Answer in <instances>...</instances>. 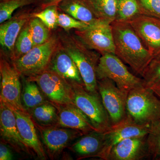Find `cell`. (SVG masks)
<instances>
[{
    "mask_svg": "<svg viewBox=\"0 0 160 160\" xmlns=\"http://www.w3.org/2000/svg\"><path fill=\"white\" fill-rule=\"evenodd\" d=\"M12 110L16 118L18 129L24 142L39 158L46 160V155L38 137L34 121L31 116L28 112Z\"/></svg>",
    "mask_w": 160,
    "mask_h": 160,
    "instance_id": "obj_17",
    "label": "cell"
},
{
    "mask_svg": "<svg viewBox=\"0 0 160 160\" xmlns=\"http://www.w3.org/2000/svg\"><path fill=\"white\" fill-rule=\"evenodd\" d=\"M49 68L70 83L84 85L75 63L61 44L52 58Z\"/></svg>",
    "mask_w": 160,
    "mask_h": 160,
    "instance_id": "obj_19",
    "label": "cell"
},
{
    "mask_svg": "<svg viewBox=\"0 0 160 160\" xmlns=\"http://www.w3.org/2000/svg\"><path fill=\"white\" fill-rule=\"evenodd\" d=\"M64 0H42L41 4V7L43 9H44L49 6H58Z\"/></svg>",
    "mask_w": 160,
    "mask_h": 160,
    "instance_id": "obj_35",
    "label": "cell"
},
{
    "mask_svg": "<svg viewBox=\"0 0 160 160\" xmlns=\"http://www.w3.org/2000/svg\"><path fill=\"white\" fill-rule=\"evenodd\" d=\"M127 22L153 58H160V19L140 14Z\"/></svg>",
    "mask_w": 160,
    "mask_h": 160,
    "instance_id": "obj_12",
    "label": "cell"
},
{
    "mask_svg": "<svg viewBox=\"0 0 160 160\" xmlns=\"http://www.w3.org/2000/svg\"><path fill=\"white\" fill-rule=\"evenodd\" d=\"M138 2L141 14L160 19V0H139Z\"/></svg>",
    "mask_w": 160,
    "mask_h": 160,
    "instance_id": "obj_33",
    "label": "cell"
},
{
    "mask_svg": "<svg viewBox=\"0 0 160 160\" xmlns=\"http://www.w3.org/2000/svg\"><path fill=\"white\" fill-rule=\"evenodd\" d=\"M58 7L66 14L89 25L98 19L82 0H64Z\"/></svg>",
    "mask_w": 160,
    "mask_h": 160,
    "instance_id": "obj_21",
    "label": "cell"
},
{
    "mask_svg": "<svg viewBox=\"0 0 160 160\" xmlns=\"http://www.w3.org/2000/svg\"><path fill=\"white\" fill-rule=\"evenodd\" d=\"M27 80L37 84L43 94L53 104H72V85L56 72L48 68L39 74L28 78Z\"/></svg>",
    "mask_w": 160,
    "mask_h": 160,
    "instance_id": "obj_7",
    "label": "cell"
},
{
    "mask_svg": "<svg viewBox=\"0 0 160 160\" xmlns=\"http://www.w3.org/2000/svg\"><path fill=\"white\" fill-rule=\"evenodd\" d=\"M58 7L56 6L46 7L43 11L33 13L32 17L39 19L49 29H54L58 26Z\"/></svg>",
    "mask_w": 160,
    "mask_h": 160,
    "instance_id": "obj_31",
    "label": "cell"
},
{
    "mask_svg": "<svg viewBox=\"0 0 160 160\" xmlns=\"http://www.w3.org/2000/svg\"><path fill=\"white\" fill-rule=\"evenodd\" d=\"M98 88L112 125H117L125 120L127 118L128 93L120 89L113 81L106 78L98 80Z\"/></svg>",
    "mask_w": 160,
    "mask_h": 160,
    "instance_id": "obj_9",
    "label": "cell"
},
{
    "mask_svg": "<svg viewBox=\"0 0 160 160\" xmlns=\"http://www.w3.org/2000/svg\"><path fill=\"white\" fill-rule=\"evenodd\" d=\"M141 76L144 86L160 99V58H153Z\"/></svg>",
    "mask_w": 160,
    "mask_h": 160,
    "instance_id": "obj_24",
    "label": "cell"
},
{
    "mask_svg": "<svg viewBox=\"0 0 160 160\" xmlns=\"http://www.w3.org/2000/svg\"><path fill=\"white\" fill-rule=\"evenodd\" d=\"M29 24L34 46L44 44L51 37L50 29L39 19L32 17L29 21Z\"/></svg>",
    "mask_w": 160,
    "mask_h": 160,
    "instance_id": "obj_28",
    "label": "cell"
},
{
    "mask_svg": "<svg viewBox=\"0 0 160 160\" xmlns=\"http://www.w3.org/2000/svg\"><path fill=\"white\" fill-rule=\"evenodd\" d=\"M62 41L61 45L77 66L86 90L98 92L96 69L101 55L89 49L77 37L65 38Z\"/></svg>",
    "mask_w": 160,
    "mask_h": 160,
    "instance_id": "obj_2",
    "label": "cell"
},
{
    "mask_svg": "<svg viewBox=\"0 0 160 160\" xmlns=\"http://www.w3.org/2000/svg\"><path fill=\"white\" fill-rule=\"evenodd\" d=\"M0 132L1 142L8 144L18 153L31 155V149L18 129L14 112L2 101H0Z\"/></svg>",
    "mask_w": 160,
    "mask_h": 160,
    "instance_id": "obj_13",
    "label": "cell"
},
{
    "mask_svg": "<svg viewBox=\"0 0 160 160\" xmlns=\"http://www.w3.org/2000/svg\"><path fill=\"white\" fill-rule=\"evenodd\" d=\"M38 126L43 142L51 158L62 151L72 141L84 135L82 132L69 128Z\"/></svg>",
    "mask_w": 160,
    "mask_h": 160,
    "instance_id": "obj_14",
    "label": "cell"
},
{
    "mask_svg": "<svg viewBox=\"0 0 160 160\" xmlns=\"http://www.w3.org/2000/svg\"><path fill=\"white\" fill-rule=\"evenodd\" d=\"M54 105L58 109V122L55 126L75 129L84 134L96 131L89 119L74 103Z\"/></svg>",
    "mask_w": 160,
    "mask_h": 160,
    "instance_id": "obj_16",
    "label": "cell"
},
{
    "mask_svg": "<svg viewBox=\"0 0 160 160\" xmlns=\"http://www.w3.org/2000/svg\"><path fill=\"white\" fill-rule=\"evenodd\" d=\"M111 25L115 54L142 76L154 58L129 22L115 21Z\"/></svg>",
    "mask_w": 160,
    "mask_h": 160,
    "instance_id": "obj_1",
    "label": "cell"
},
{
    "mask_svg": "<svg viewBox=\"0 0 160 160\" xmlns=\"http://www.w3.org/2000/svg\"><path fill=\"white\" fill-rule=\"evenodd\" d=\"M71 84L73 103L88 117L96 131L101 133L108 131L112 125L99 92H90L84 85Z\"/></svg>",
    "mask_w": 160,
    "mask_h": 160,
    "instance_id": "obj_4",
    "label": "cell"
},
{
    "mask_svg": "<svg viewBox=\"0 0 160 160\" xmlns=\"http://www.w3.org/2000/svg\"><path fill=\"white\" fill-rule=\"evenodd\" d=\"M104 142L103 133L93 131L83 135L70 149L78 156L79 159L95 158L102 150Z\"/></svg>",
    "mask_w": 160,
    "mask_h": 160,
    "instance_id": "obj_20",
    "label": "cell"
},
{
    "mask_svg": "<svg viewBox=\"0 0 160 160\" xmlns=\"http://www.w3.org/2000/svg\"><path fill=\"white\" fill-rule=\"evenodd\" d=\"M98 19L111 23L116 18L118 0H82Z\"/></svg>",
    "mask_w": 160,
    "mask_h": 160,
    "instance_id": "obj_22",
    "label": "cell"
},
{
    "mask_svg": "<svg viewBox=\"0 0 160 160\" xmlns=\"http://www.w3.org/2000/svg\"><path fill=\"white\" fill-rule=\"evenodd\" d=\"M58 25L66 31H69L71 29L81 30L87 28L89 26L66 13H58Z\"/></svg>",
    "mask_w": 160,
    "mask_h": 160,
    "instance_id": "obj_32",
    "label": "cell"
},
{
    "mask_svg": "<svg viewBox=\"0 0 160 160\" xmlns=\"http://www.w3.org/2000/svg\"><path fill=\"white\" fill-rule=\"evenodd\" d=\"M77 37L87 47L99 52L115 54V46L111 23L97 19L87 28L75 32Z\"/></svg>",
    "mask_w": 160,
    "mask_h": 160,
    "instance_id": "obj_8",
    "label": "cell"
},
{
    "mask_svg": "<svg viewBox=\"0 0 160 160\" xmlns=\"http://www.w3.org/2000/svg\"><path fill=\"white\" fill-rule=\"evenodd\" d=\"M32 18V14L25 12L16 15L2 23L0 26V43L3 49L11 53L21 30Z\"/></svg>",
    "mask_w": 160,
    "mask_h": 160,
    "instance_id": "obj_18",
    "label": "cell"
},
{
    "mask_svg": "<svg viewBox=\"0 0 160 160\" xmlns=\"http://www.w3.org/2000/svg\"><path fill=\"white\" fill-rule=\"evenodd\" d=\"M37 0H2L0 3V23L12 17L17 9L34 3Z\"/></svg>",
    "mask_w": 160,
    "mask_h": 160,
    "instance_id": "obj_30",
    "label": "cell"
},
{
    "mask_svg": "<svg viewBox=\"0 0 160 160\" xmlns=\"http://www.w3.org/2000/svg\"><path fill=\"white\" fill-rule=\"evenodd\" d=\"M29 22L24 26L18 36L15 45L14 51L11 56L12 61L26 54L34 47Z\"/></svg>",
    "mask_w": 160,
    "mask_h": 160,
    "instance_id": "obj_26",
    "label": "cell"
},
{
    "mask_svg": "<svg viewBox=\"0 0 160 160\" xmlns=\"http://www.w3.org/2000/svg\"><path fill=\"white\" fill-rule=\"evenodd\" d=\"M60 45L58 38L51 37L46 43L34 46L26 54L13 61L12 64L21 75L34 76L49 68Z\"/></svg>",
    "mask_w": 160,
    "mask_h": 160,
    "instance_id": "obj_6",
    "label": "cell"
},
{
    "mask_svg": "<svg viewBox=\"0 0 160 160\" xmlns=\"http://www.w3.org/2000/svg\"><path fill=\"white\" fill-rule=\"evenodd\" d=\"M149 157L152 159L160 158V121L152 124L146 137Z\"/></svg>",
    "mask_w": 160,
    "mask_h": 160,
    "instance_id": "obj_29",
    "label": "cell"
},
{
    "mask_svg": "<svg viewBox=\"0 0 160 160\" xmlns=\"http://www.w3.org/2000/svg\"><path fill=\"white\" fill-rule=\"evenodd\" d=\"M140 14L138 0H118L115 21L129 22Z\"/></svg>",
    "mask_w": 160,
    "mask_h": 160,
    "instance_id": "obj_27",
    "label": "cell"
},
{
    "mask_svg": "<svg viewBox=\"0 0 160 160\" xmlns=\"http://www.w3.org/2000/svg\"><path fill=\"white\" fill-rule=\"evenodd\" d=\"M1 90L0 101L12 109L28 112L22 101L21 75L13 66L6 59L1 58L0 62Z\"/></svg>",
    "mask_w": 160,
    "mask_h": 160,
    "instance_id": "obj_10",
    "label": "cell"
},
{
    "mask_svg": "<svg viewBox=\"0 0 160 160\" xmlns=\"http://www.w3.org/2000/svg\"><path fill=\"white\" fill-rule=\"evenodd\" d=\"M146 137L128 138L115 145L106 160H140L149 157Z\"/></svg>",
    "mask_w": 160,
    "mask_h": 160,
    "instance_id": "obj_15",
    "label": "cell"
},
{
    "mask_svg": "<svg viewBox=\"0 0 160 160\" xmlns=\"http://www.w3.org/2000/svg\"><path fill=\"white\" fill-rule=\"evenodd\" d=\"M96 75L98 80L109 79L120 89L128 93L132 89L144 85L142 78L132 73L125 63L113 53L101 55L97 67Z\"/></svg>",
    "mask_w": 160,
    "mask_h": 160,
    "instance_id": "obj_5",
    "label": "cell"
},
{
    "mask_svg": "<svg viewBox=\"0 0 160 160\" xmlns=\"http://www.w3.org/2000/svg\"><path fill=\"white\" fill-rule=\"evenodd\" d=\"M40 89L34 81L27 80L22 93V99L27 111L46 102Z\"/></svg>",
    "mask_w": 160,
    "mask_h": 160,
    "instance_id": "obj_25",
    "label": "cell"
},
{
    "mask_svg": "<svg viewBox=\"0 0 160 160\" xmlns=\"http://www.w3.org/2000/svg\"><path fill=\"white\" fill-rule=\"evenodd\" d=\"M38 125L43 126H56L58 120V109L53 103L45 102L28 111Z\"/></svg>",
    "mask_w": 160,
    "mask_h": 160,
    "instance_id": "obj_23",
    "label": "cell"
},
{
    "mask_svg": "<svg viewBox=\"0 0 160 160\" xmlns=\"http://www.w3.org/2000/svg\"><path fill=\"white\" fill-rule=\"evenodd\" d=\"M126 111L134 122L151 126L160 121V99L144 85L140 86L128 93Z\"/></svg>",
    "mask_w": 160,
    "mask_h": 160,
    "instance_id": "obj_3",
    "label": "cell"
},
{
    "mask_svg": "<svg viewBox=\"0 0 160 160\" xmlns=\"http://www.w3.org/2000/svg\"><path fill=\"white\" fill-rule=\"evenodd\" d=\"M150 126L142 125L132 122L128 118L103 133L104 142L101 151L95 158L106 160L112 148L121 141L133 137L147 136Z\"/></svg>",
    "mask_w": 160,
    "mask_h": 160,
    "instance_id": "obj_11",
    "label": "cell"
},
{
    "mask_svg": "<svg viewBox=\"0 0 160 160\" xmlns=\"http://www.w3.org/2000/svg\"><path fill=\"white\" fill-rule=\"evenodd\" d=\"M12 159V154L9 148L5 143L1 142L0 145V160H11Z\"/></svg>",
    "mask_w": 160,
    "mask_h": 160,
    "instance_id": "obj_34",
    "label": "cell"
}]
</instances>
